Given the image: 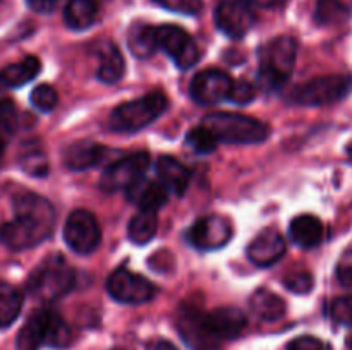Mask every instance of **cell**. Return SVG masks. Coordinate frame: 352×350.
Here are the masks:
<instances>
[{
	"label": "cell",
	"mask_w": 352,
	"mask_h": 350,
	"mask_svg": "<svg viewBox=\"0 0 352 350\" xmlns=\"http://www.w3.org/2000/svg\"><path fill=\"white\" fill-rule=\"evenodd\" d=\"M234 79L220 69H206L192 78L189 93L191 98L199 105H217L229 100L234 88Z\"/></svg>",
	"instance_id": "8fae6325"
},
{
	"label": "cell",
	"mask_w": 352,
	"mask_h": 350,
	"mask_svg": "<svg viewBox=\"0 0 352 350\" xmlns=\"http://www.w3.org/2000/svg\"><path fill=\"white\" fill-rule=\"evenodd\" d=\"M153 2L172 12L188 14V16L198 14L203 7L201 0H153Z\"/></svg>",
	"instance_id": "8d00e7d4"
},
{
	"label": "cell",
	"mask_w": 352,
	"mask_h": 350,
	"mask_svg": "<svg viewBox=\"0 0 352 350\" xmlns=\"http://www.w3.org/2000/svg\"><path fill=\"white\" fill-rule=\"evenodd\" d=\"M330 316L336 323L344 326H352V294L336 299L329 307Z\"/></svg>",
	"instance_id": "e575fe53"
},
{
	"label": "cell",
	"mask_w": 352,
	"mask_h": 350,
	"mask_svg": "<svg viewBox=\"0 0 352 350\" xmlns=\"http://www.w3.org/2000/svg\"><path fill=\"white\" fill-rule=\"evenodd\" d=\"M347 345H349V349L352 350V336H349V340H347Z\"/></svg>",
	"instance_id": "f6af8a7d"
},
{
	"label": "cell",
	"mask_w": 352,
	"mask_h": 350,
	"mask_svg": "<svg viewBox=\"0 0 352 350\" xmlns=\"http://www.w3.org/2000/svg\"><path fill=\"white\" fill-rule=\"evenodd\" d=\"M201 124L212 130L219 143L226 144H258L270 136L268 124L243 113L213 112Z\"/></svg>",
	"instance_id": "7a4b0ae2"
},
{
	"label": "cell",
	"mask_w": 352,
	"mask_h": 350,
	"mask_svg": "<svg viewBox=\"0 0 352 350\" xmlns=\"http://www.w3.org/2000/svg\"><path fill=\"white\" fill-rule=\"evenodd\" d=\"M64 240L76 254L81 256L96 250L102 240V229L96 216L88 209H74L65 222Z\"/></svg>",
	"instance_id": "ba28073f"
},
{
	"label": "cell",
	"mask_w": 352,
	"mask_h": 350,
	"mask_svg": "<svg viewBox=\"0 0 352 350\" xmlns=\"http://www.w3.org/2000/svg\"><path fill=\"white\" fill-rule=\"evenodd\" d=\"M246 5L253 7H261V9H272V7H278L280 3H284V0H241Z\"/></svg>",
	"instance_id": "b9f144b4"
},
{
	"label": "cell",
	"mask_w": 352,
	"mask_h": 350,
	"mask_svg": "<svg viewBox=\"0 0 352 350\" xmlns=\"http://www.w3.org/2000/svg\"><path fill=\"white\" fill-rule=\"evenodd\" d=\"M40 69V60L36 57H26L21 62L7 65L6 69L0 71V91H7V89L26 84L31 79L36 78Z\"/></svg>",
	"instance_id": "44dd1931"
},
{
	"label": "cell",
	"mask_w": 352,
	"mask_h": 350,
	"mask_svg": "<svg viewBox=\"0 0 352 350\" xmlns=\"http://www.w3.org/2000/svg\"><path fill=\"white\" fill-rule=\"evenodd\" d=\"M258 79L267 89H278L291 78L298 57V43L291 36H278L258 50Z\"/></svg>",
	"instance_id": "277c9868"
},
{
	"label": "cell",
	"mask_w": 352,
	"mask_h": 350,
	"mask_svg": "<svg viewBox=\"0 0 352 350\" xmlns=\"http://www.w3.org/2000/svg\"><path fill=\"white\" fill-rule=\"evenodd\" d=\"M287 350H332V347L323 342V340L316 338V336L305 335L292 340L287 345Z\"/></svg>",
	"instance_id": "ab89813d"
},
{
	"label": "cell",
	"mask_w": 352,
	"mask_h": 350,
	"mask_svg": "<svg viewBox=\"0 0 352 350\" xmlns=\"http://www.w3.org/2000/svg\"><path fill=\"white\" fill-rule=\"evenodd\" d=\"M31 103L40 112H52L58 103V95L52 86L40 84L31 91Z\"/></svg>",
	"instance_id": "836d02e7"
},
{
	"label": "cell",
	"mask_w": 352,
	"mask_h": 350,
	"mask_svg": "<svg viewBox=\"0 0 352 350\" xmlns=\"http://www.w3.org/2000/svg\"><path fill=\"white\" fill-rule=\"evenodd\" d=\"M217 143H219V141L213 136L212 130H210L208 127L203 126V124L189 130L188 136H186V144H188L195 153L199 154H208L212 153V151H215Z\"/></svg>",
	"instance_id": "1f68e13d"
},
{
	"label": "cell",
	"mask_w": 352,
	"mask_h": 350,
	"mask_svg": "<svg viewBox=\"0 0 352 350\" xmlns=\"http://www.w3.org/2000/svg\"><path fill=\"white\" fill-rule=\"evenodd\" d=\"M45 345V321H43V309L36 311L26 325L19 329L16 340L17 350H38Z\"/></svg>",
	"instance_id": "484cf974"
},
{
	"label": "cell",
	"mask_w": 352,
	"mask_h": 350,
	"mask_svg": "<svg viewBox=\"0 0 352 350\" xmlns=\"http://www.w3.org/2000/svg\"><path fill=\"white\" fill-rule=\"evenodd\" d=\"M54 226L52 202L34 192H23L14 198V220L0 229V240L12 250L31 249L48 239Z\"/></svg>",
	"instance_id": "6da1fadb"
},
{
	"label": "cell",
	"mask_w": 352,
	"mask_h": 350,
	"mask_svg": "<svg viewBox=\"0 0 352 350\" xmlns=\"http://www.w3.org/2000/svg\"><path fill=\"white\" fill-rule=\"evenodd\" d=\"M45 314V345L52 349H65L71 343V329L57 312L43 309Z\"/></svg>",
	"instance_id": "4316f807"
},
{
	"label": "cell",
	"mask_w": 352,
	"mask_h": 350,
	"mask_svg": "<svg viewBox=\"0 0 352 350\" xmlns=\"http://www.w3.org/2000/svg\"><path fill=\"white\" fill-rule=\"evenodd\" d=\"M23 307V297L12 285L0 281V328L12 325Z\"/></svg>",
	"instance_id": "f546056e"
},
{
	"label": "cell",
	"mask_w": 352,
	"mask_h": 350,
	"mask_svg": "<svg viewBox=\"0 0 352 350\" xmlns=\"http://www.w3.org/2000/svg\"><path fill=\"white\" fill-rule=\"evenodd\" d=\"M98 58L100 65L96 71V78L105 84H116L119 79L124 75L126 65H124V57L119 51V48L112 43L107 41L102 47L98 48Z\"/></svg>",
	"instance_id": "7402d4cb"
},
{
	"label": "cell",
	"mask_w": 352,
	"mask_h": 350,
	"mask_svg": "<svg viewBox=\"0 0 352 350\" xmlns=\"http://www.w3.org/2000/svg\"><path fill=\"white\" fill-rule=\"evenodd\" d=\"M284 287L298 295H306L313 288V277L308 271H294L284 278Z\"/></svg>",
	"instance_id": "d590c367"
},
{
	"label": "cell",
	"mask_w": 352,
	"mask_h": 350,
	"mask_svg": "<svg viewBox=\"0 0 352 350\" xmlns=\"http://www.w3.org/2000/svg\"><path fill=\"white\" fill-rule=\"evenodd\" d=\"M107 154L105 146L93 141H76L64 150V163L71 170H88L95 167Z\"/></svg>",
	"instance_id": "ac0fdd59"
},
{
	"label": "cell",
	"mask_w": 352,
	"mask_h": 350,
	"mask_svg": "<svg viewBox=\"0 0 352 350\" xmlns=\"http://www.w3.org/2000/svg\"><path fill=\"white\" fill-rule=\"evenodd\" d=\"M206 326L217 340H230L239 336L248 325V318L237 307H217L212 312H205Z\"/></svg>",
	"instance_id": "2e32d148"
},
{
	"label": "cell",
	"mask_w": 352,
	"mask_h": 350,
	"mask_svg": "<svg viewBox=\"0 0 352 350\" xmlns=\"http://www.w3.org/2000/svg\"><path fill=\"white\" fill-rule=\"evenodd\" d=\"M352 91V75L332 74L311 79L296 86L291 93V103L301 106H325L340 102Z\"/></svg>",
	"instance_id": "8992f818"
},
{
	"label": "cell",
	"mask_w": 352,
	"mask_h": 350,
	"mask_svg": "<svg viewBox=\"0 0 352 350\" xmlns=\"http://www.w3.org/2000/svg\"><path fill=\"white\" fill-rule=\"evenodd\" d=\"M58 0H26V3L30 5L31 10L38 14H48L55 9Z\"/></svg>",
	"instance_id": "60d3db41"
},
{
	"label": "cell",
	"mask_w": 352,
	"mask_h": 350,
	"mask_svg": "<svg viewBox=\"0 0 352 350\" xmlns=\"http://www.w3.org/2000/svg\"><path fill=\"white\" fill-rule=\"evenodd\" d=\"M76 283V273L71 264L60 256H48L28 278L26 290L40 301H58L67 295Z\"/></svg>",
	"instance_id": "3957f363"
},
{
	"label": "cell",
	"mask_w": 352,
	"mask_h": 350,
	"mask_svg": "<svg viewBox=\"0 0 352 350\" xmlns=\"http://www.w3.org/2000/svg\"><path fill=\"white\" fill-rule=\"evenodd\" d=\"M349 17V10L340 0H318L315 9V21L318 24H339Z\"/></svg>",
	"instance_id": "4dcf8cb0"
},
{
	"label": "cell",
	"mask_w": 352,
	"mask_h": 350,
	"mask_svg": "<svg viewBox=\"0 0 352 350\" xmlns=\"http://www.w3.org/2000/svg\"><path fill=\"white\" fill-rule=\"evenodd\" d=\"M289 235L296 246L302 249H313L322 244L325 237V226L320 222V218L313 215L296 216L289 225Z\"/></svg>",
	"instance_id": "d6986e66"
},
{
	"label": "cell",
	"mask_w": 352,
	"mask_h": 350,
	"mask_svg": "<svg viewBox=\"0 0 352 350\" xmlns=\"http://www.w3.org/2000/svg\"><path fill=\"white\" fill-rule=\"evenodd\" d=\"M347 153H349V156L352 158V143L349 144V146H347Z\"/></svg>",
	"instance_id": "ee69618b"
},
{
	"label": "cell",
	"mask_w": 352,
	"mask_h": 350,
	"mask_svg": "<svg viewBox=\"0 0 352 350\" xmlns=\"http://www.w3.org/2000/svg\"><path fill=\"white\" fill-rule=\"evenodd\" d=\"M213 17H215L217 27L234 40L246 36L256 21L251 7L241 0H222L217 5Z\"/></svg>",
	"instance_id": "5bb4252c"
},
{
	"label": "cell",
	"mask_w": 352,
	"mask_h": 350,
	"mask_svg": "<svg viewBox=\"0 0 352 350\" xmlns=\"http://www.w3.org/2000/svg\"><path fill=\"white\" fill-rule=\"evenodd\" d=\"M98 17V3L95 0H69L64 9L65 26L74 31L88 30Z\"/></svg>",
	"instance_id": "603a6c76"
},
{
	"label": "cell",
	"mask_w": 352,
	"mask_h": 350,
	"mask_svg": "<svg viewBox=\"0 0 352 350\" xmlns=\"http://www.w3.org/2000/svg\"><path fill=\"white\" fill-rule=\"evenodd\" d=\"M251 311L263 321H278L285 314V302L274 292L260 288L251 295Z\"/></svg>",
	"instance_id": "cb8c5ba5"
},
{
	"label": "cell",
	"mask_w": 352,
	"mask_h": 350,
	"mask_svg": "<svg viewBox=\"0 0 352 350\" xmlns=\"http://www.w3.org/2000/svg\"><path fill=\"white\" fill-rule=\"evenodd\" d=\"M127 198L140 208V211L157 213L167 202L168 189L162 182L144 180V178H141L138 184L127 189Z\"/></svg>",
	"instance_id": "e0dca14e"
},
{
	"label": "cell",
	"mask_w": 352,
	"mask_h": 350,
	"mask_svg": "<svg viewBox=\"0 0 352 350\" xmlns=\"http://www.w3.org/2000/svg\"><path fill=\"white\" fill-rule=\"evenodd\" d=\"M113 350H120V349H113Z\"/></svg>",
	"instance_id": "bcb514c9"
},
{
	"label": "cell",
	"mask_w": 352,
	"mask_h": 350,
	"mask_svg": "<svg viewBox=\"0 0 352 350\" xmlns=\"http://www.w3.org/2000/svg\"><path fill=\"white\" fill-rule=\"evenodd\" d=\"M151 350H179L174 343H170L168 340H158L155 345H151Z\"/></svg>",
	"instance_id": "7bdbcfd3"
},
{
	"label": "cell",
	"mask_w": 352,
	"mask_h": 350,
	"mask_svg": "<svg viewBox=\"0 0 352 350\" xmlns=\"http://www.w3.org/2000/svg\"><path fill=\"white\" fill-rule=\"evenodd\" d=\"M19 165L31 177H45L48 174V170H50L47 153L36 143L24 144L19 154Z\"/></svg>",
	"instance_id": "f1b7e54d"
},
{
	"label": "cell",
	"mask_w": 352,
	"mask_h": 350,
	"mask_svg": "<svg viewBox=\"0 0 352 350\" xmlns=\"http://www.w3.org/2000/svg\"><path fill=\"white\" fill-rule=\"evenodd\" d=\"M127 43H129L131 51H133L136 57H151V55L158 50L157 27L144 23L133 24L129 30V36H127Z\"/></svg>",
	"instance_id": "d4e9b609"
},
{
	"label": "cell",
	"mask_w": 352,
	"mask_h": 350,
	"mask_svg": "<svg viewBox=\"0 0 352 350\" xmlns=\"http://www.w3.org/2000/svg\"><path fill=\"white\" fill-rule=\"evenodd\" d=\"M107 290L110 297L122 304H144L157 294V287L143 275L120 268L113 271L107 280Z\"/></svg>",
	"instance_id": "30bf717a"
},
{
	"label": "cell",
	"mask_w": 352,
	"mask_h": 350,
	"mask_svg": "<svg viewBox=\"0 0 352 350\" xmlns=\"http://www.w3.org/2000/svg\"><path fill=\"white\" fill-rule=\"evenodd\" d=\"M179 331L192 350H219L220 340L206 326L205 312L192 304L184 305L179 312Z\"/></svg>",
	"instance_id": "4fadbf2b"
},
{
	"label": "cell",
	"mask_w": 352,
	"mask_h": 350,
	"mask_svg": "<svg viewBox=\"0 0 352 350\" xmlns=\"http://www.w3.org/2000/svg\"><path fill=\"white\" fill-rule=\"evenodd\" d=\"M285 249L287 246H285L284 237L277 230L265 229L248 246V257L256 266L267 268L278 263L285 254Z\"/></svg>",
	"instance_id": "9a60e30c"
},
{
	"label": "cell",
	"mask_w": 352,
	"mask_h": 350,
	"mask_svg": "<svg viewBox=\"0 0 352 350\" xmlns=\"http://www.w3.org/2000/svg\"><path fill=\"white\" fill-rule=\"evenodd\" d=\"M148 167H150V154L146 151L126 154L103 170L100 187L105 192H117L122 189L127 191L141 178H144Z\"/></svg>",
	"instance_id": "52a82bcc"
},
{
	"label": "cell",
	"mask_w": 352,
	"mask_h": 350,
	"mask_svg": "<svg viewBox=\"0 0 352 350\" xmlns=\"http://www.w3.org/2000/svg\"><path fill=\"white\" fill-rule=\"evenodd\" d=\"M158 229V218L155 211H140L133 216L127 229V237L133 244L144 246L155 237Z\"/></svg>",
	"instance_id": "83f0119b"
},
{
	"label": "cell",
	"mask_w": 352,
	"mask_h": 350,
	"mask_svg": "<svg viewBox=\"0 0 352 350\" xmlns=\"http://www.w3.org/2000/svg\"><path fill=\"white\" fill-rule=\"evenodd\" d=\"M168 100L164 93H148L117 106L109 119L113 132L133 134L153 124L167 110Z\"/></svg>",
	"instance_id": "5b68a950"
},
{
	"label": "cell",
	"mask_w": 352,
	"mask_h": 350,
	"mask_svg": "<svg viewBox=\"0 0 352 350\" xmlns=\"http://www.w3.org/2000/svg\"><path fill=\"white\" fill-rule=\"evenodd\" d=\"M256 98V88L251 82L237 81L234 82V88L230 91L229 102L236 103V105H248Z\"/></svg>",
	"instance_id": "74e56055"
},
{
	"label": "cell",
	"mask_w": 352,
	"mask_h": 350,
	"mask_svg": "<svg viewBox=\"0 0 352 350\" xmlns=\"http://www.w3.org/2000/svg\"><path fill=\"white\" fill-rule=\"evenodd\" d=\"M232 225L223 216H203L192 223L191 229L188 230L189 244L201 250L220 249L226 246L232 237Z\"/></svg>",
	"instance_id": "7c38bea8"
},
{
	"label": "cell",
	"mask_w": 352,
	"mask_h": 350,
	"mask_svg": "<svg viewBox=\"0 0 352 350\" xmlns=\"http://www.w3.org/2000/svg\"><path fill=\"white\" fill-rule=\"evenodd\" d=\"M157 41L158 48H162L182 71L198 64L201 57L198 45L192 40L191 34L174 24L157 26Z\"/></svg>",
	"instance_id": "9c48e42d"
},
{
	"label": "cell",
	"mask_w": 352,
	"mask_h": 350,
	"mask_svg": "<svg viewBox=\"0 0 352 350\" xmlns=\"http://www.w3.org/2000/svg\"><path fill=\"white\" fill-rule=\"evenodd\" d=\"M157 174L160 177V182L168 189V192L181 196L184 194L188 189L189 180H191V174L188 168L174 156H160L157 163Z\"/></svg>",
	"instance_id": "ffe728a7"
},
{
	"label": "cell",
	"mask_w": 352,
	"mask_h": 350,
	"mask_svg": "<svg viewBox=\"0 0 352 350\" xmlns=\"http://www.w3.org/2000/svg\"><path fill=\"white\" fill-rule=\"evenodd\" d=\"M337 280L344 287H352V244L344 250L337 264Z\"/></svg>",
	"instance_id": "f35d334b"
},
{
	"label": "cell",
	"mask_w": 352,
	"mask_h": 350,
	"mask_svg": "<svg viewBox=\"0 0 352 350\" xmlns=\"http://www.w3.org/2000/svg\"><path fill=\"white\" fill-rule=\"evenodd\" d=\"M17 129V110L12 100L0 98V141L7 143Z\"/></svg>",
	"instance_id": "d6a6232c"
}]
</instances>
